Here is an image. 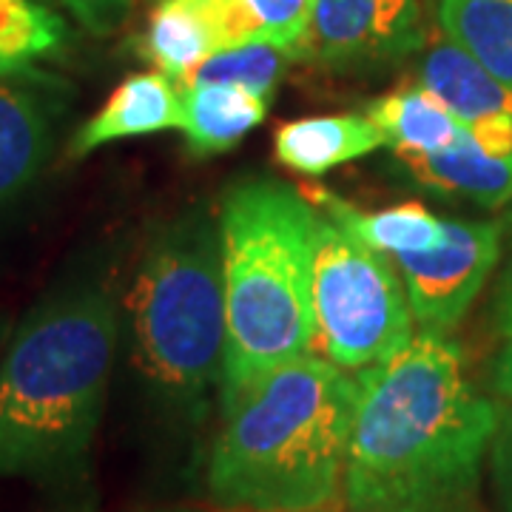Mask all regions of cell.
<instances>
[{
  "label": "cell",
  "mask_w": 512,
  "mask_h": 512,
  "mask_svg": "<svg viewBox=\"0 0 512 512\" xmlns=\"http://www.w3.org/2000/svg\"><path fill=\"white\" fill-rule=\"evenodd\" d=\"M356 376L342 478L348 512L476 507L498 407L473 387L456 342L419 330L399 353Z\"/></svg>",
  "instance_id": "obj_1"
},
{
  "label": "cell",
  "mask_w": 512,
  "mask_h": 512,
  "mask_svg": "<svg viewBox=\"0 0 512 512\" xmlns=\"http://www.w3.org/2000/svg\"><path fill=\"white\" fill-rule=\"evenodd\" d=\"M359 376L319 353L268 370L231 402L208 461V490L228 510L319 512L348 461Z\"/></svg>",
  "instance_id": "obj_2"
},
{
  "label": "cell",
  "mask_w": 512,
  "mask_h": 512,
  "mask_svg": "<svg viewBox=\"0 0 512 512\" xmlns=\"http://www.w3.org/2000/svg\"><path fill=\"white\" fill-rule=\"evenodd\" d=\"M117 308L103 285L43 302L20 325L0 365V478H46L83 464L111 362Z\"/></svg>",
  "instance_id": "obj_3"
},
{
  "label": "cell",
  "mask_w": 512,
  "mask_h": 512,
  "mask_svg": "<svg viewBox=\"0 0 512 512\" xmlns=\"http://www.w3.org/2000/svg\"><path fill=\"white\" fill-rule=\"evenodd\" d=\"M316 211L291 185L245 180L220 208L225 365L231 402L268 370L313 353L311 256Z\"/></svg>",
  "instance_id": "obj_4"
},
{
  "label": "cell",
  "mask_w": 512,
  "mask_h": 512,
  "mask_svg": "<svg viewBox=\"0 0 512 512\" xmlns=\"http://www.w3.org/2000/svg\"><path fill=\"white\" fill-rule=\"evenodd\" d=\"M134 362L180 413H205L225 365L220 228L205 214L165 225L148 242L128 291Z\"/></svg>",
  "instance_id": "obj_5"
},
{
  "label": "cell",
  "mask_w": 512,
  "mask_h": 512,
  "mask_svg": "<svg viewBox=\"0 0 512 512\" xmlns=\"http://www.w3.org/2000/svg\"><path fill=\"white\" fill-rule=\"evenodd\" d=\"M316 211V208H313ZM313 353L359 373L416 336L399 268L342 225L316 214L311 256Z\"/></svg>",
  "instance_id": "obj_6"
},
{
  "label": "cell",
  "mask_w": 512,
  "mask_h": 512,
  "mask_svg": "<svg viewBox=\"0 0 512 512\" xmlns=\"http://www.w3.org/2000/svg\"><path fill=\"white\" fill-rule=\"evenodd\" d=\"M501 251L498 222L444 220L439 245L393 259L421 330L447 333L464 319L473 299L493 274Z\"/></svg>",
  "instance_id": "obj_7"
},
{
  "label": "cell",
  "mask_w": 512,
  "mask_h": 512,
  "mask_svg": "<svg viewBox=\"0 0 512 512\" xmlns=\"http://www.w3.org/2000/svg\"><path fill=\"white\" fill-rule=\"evenodd\" d=\"M424 46L419 0H316L308 57L330 69H376Z\"/></svg>",
  "instance_id": "obj_8"
},
{
  "label": "cell",
  "mask_w": 512,
  "mask_h": 512,
  "mask_svg": "<svg viewBox=\"0 0 512 512\" xmlns=\"http://www.w3.org/2000/svg\"><path fill=\"white\" fill-rule=\"evenodd\" d=\"M183 126V94L177 83L163 72H137L109 94L106 106L89 117L69 143V154L74 160H83L97 148L128 140V137H146Z\"/></svg>",
  "instance_id": "obj_9"
},
{
  "label": "cell",
  "mask_w": 512,
  "mask_h": 512,
  "mask_svg": "<svg viewBox=\"0 0 512 512\" xmlns=\"http://www.w3.org/2000/svg\"><path fill=\"white\" fill-rule=\"evenodd\" d=\"M399 160L424 188L467 197L484 208L512 202V151H498L467 126L450 148L436 154H399Z\"/></svg>",
  "instance_id": "obj_10"
},
{
  "label": "cell",
  "mask_w": 512,
  "mask_h": 512,
  "mask_svg": "<svg viewBox=\"0 0 512 512\" xmlns=\"http://www.w3.org/2000/svg\"><path fill=\"white\" fill-rule=\"evenodd\" d=\"M387 146L367 114H319L276 128L274 154L285 168L305 177H322L336 165L359 160Z\"/></svg>",
  "instance_id": "obj_11"
},
{
  "label": "cell",
  "mask_w": 512,
  "mask_h": 512,
  "mask_svg": "<svg viewBox=\"0 0 512 512\" xmlns=\"http://www.w3.org/2000/svg\"><path fill=\"white\" fill-rule=\"evenodd\" d=\"M419 83L444 100L461 123L512 126V86L478 66L447 37L436 40L421 60Z\"/></svg>",
  "instance_id": "obj_12"
},
{
  "label": "cell",
  "mask_w": 512,
  "mask_h": 512,
  "mask_svg": "<svg viewBox=\"0 0 512 512\" xmlns=\"http://www.w3.org/2000/svg\"><path fill=\"white\" fill-rule=\"evenodd\" d=\"M305 194H308L305 200L313 208H319V214H325L362 245L390 259L430 251L444 237V220H439L421 202H399L382 211H362L353 202L339 200L325 188H305Z\"/></svg>",
  "instance_id": "obj_13"
},
{
  "label": "cell",
  "mask_w": 512,
  "mask_h": 512,
  "mask_svg": "<svg viewBox=\"0 0 512 512\" xmlns=\"http://www.w3.org/2000/svg\"><path fill=\"white\" fill-rule=\"evenodd\" d=\"M185 146L194 157H214L237 148L256 126H262L268 103L265 97L242 86L202 83L183 86Z\"/></svg>",
  "instance_id": "obj_14"
},
{
  "label": "cell",
  "mask_w": 512,
  "mask_h": 512,
  "mask_svg": "<svg viewBox=\"0 0 512 512\" xmlns=\"http://www.w3.org/2000/svg\"><path fill=\"white\" fill-rule=\"evenodd\" d=\"M217 52V35L202 0H160L151 12L137 55L183 86L202 60Z\"/></svg>",
  "instance_id": "obj_15"
},
{
  "label": "cell",
  "mask_w": 512,
  "mask_h": 512,
  "mask_svg": "<svg viewBox=\"0 0 512 512\" xmlns=\"http://www.w3.org/2000/svg\"><path fill=\"white\" fill-rule=\"evenodd\" d=\"M396 154H436L456 143L464 123L421 83L376 97L365 111Z\"/></svg>",
  "instance_id": "obj_16"
},
{
  "label": "cell",
  "mask_w": 512,
  "mask_h": 512,
  "mask_svg": "<svg viewBox=\"0 0 512 512\" xmlns=\"http://www.w3.org/2000/svg\"><path fill=\"white\" fill-rule=\"evenodd\" d=\"M52 126L35 94L0 77V202L18 197L40 174Z\"/></svg>",
  "instance_id": "obj_17"
},
{
  "label": "cell",
  "mask_w": 512,
  "mask_h": 512,
  "mask_svg": "<svg viewBox=\"0 0 512 512\" xmlns=\"http://www.w3.org/2000/svg\"><path fill=\"white\" fill-rule=\"evenodd\" d=\"M316 0H202L217 52L245 43H308Z\"/></svg>",
  "instance_id": "obj_18"
},
{
  "label": "cell",
  "mask_w": 512,
  "mask_h": 512,
  "mask_svg": "<svg viewBox=\"0 0 512 512\" xmlns=\"http://www.w3.org/2000/svg\"><path fill=\"white\" fill-rule=\"evenodd\" d=\"M444 37L512 86V0H441Z\"/></svg>",
  "instance_id": "obj_19"
},
{
  "label": "cell",
  "mask_w": 512,
  "mask_h": 512,
  "mask_svg": "<svg viewBox=\"0 0 512 512\" xmlns=\"http://www.w3.org/2000/svg\"><path fill=\"white\" fill-rule=\"evenodd\" d=\"M302 57H308V43H268V40L245 43V46L214 52L208 60H202L200 66L185 77L183 86H202V83L242 86L248 92L271 100L282 77Z\"/></svg>",
  "instance_id": "obj_20"
},
{
  "label": "cell",
  "mask_w": 512,
  "mask_h": 512,
  "mask_svg": "<svg viewBox=\"0 0 512 512\" xmlns=\"http://www.w3.org/2000/svg\"><path fill=\"white\" fill-rule=\"evenodd\" d=\"M63 43V23L35 0H0V77L18 74Z\"/></svg>",
  "instance_id": "obj_21"
},
{
  "label": "cell",
  "mask_w": 512,
  "mask_h": 512,
  "mask_svg": "<svg viewBox=\"0 0 512 512\" xmlns=\"http://www.w3.org/2000/svg\"><path fill=\"white\" fill-rule=\"evenodd\" d=\"M487 458H490L495 504L501 512H512V402L498 407L495 433Z\"/></svg>",
  "instance_id": "obj_22"
},
{
  "label": "cell",
  "mask_w": 512,
  "mask_h": 512,
  "mask_svg": "<svg viewBox=\"0 0 512 512\" xmlns=\"http://www.w3.org/2000/svg\"><path fill=\"white\" fill-rule=\"evenodd\" d=\"M60 3L72 12V18L86 32H92L94 37H106L123 26L134 0H60Z\"/></svg>",
  "instance_id": "obj_23"
},
{
  "label": "cell",
  "mask_w": 512,
  "mask_h": 512,
  "mask_svg": "<svg viewBox=\"0 0 512 512\" xmlns=\"http://www.w3.org/2000/svg\"><path fill=\"white\" fill-rule=\"evenodd\" d=\"M493 387L501 399L512 402V339H507L504 348L498 350V356H495Z\"/></svg>",
  "instance_id": "obj_24"
},
{
  "label": "cell",
  "mask_w": 512,
  "mask_h": 512,
  "mask_svg": "<svg viewBox=\"0 0 512 512\" xmlns=\"http://www.w3.org/2000/svg\"><path fill=\"white\" fill-rule=\"evenodd\" d=\"M495 322H498V333L504 339H512V271L504 276V285L495 299Z\"/></svg>",
  "instance_id": "obj_25"
},
{
  "label": "cell",
  "mask_w": 512,
  "mask_h": 512,
  "mask_svg": "<svg viewBox=\"0 0 512 512\" xmlns=\"http://www.w3.org/2000/svg\"><path fill=\"white\" fill-rule=\"evenodd\" d=\"M464 512H481V510H476V507H470V510H464Z\"/></svg>",
  "instance_id": "obj_26"
}]
</instances>
